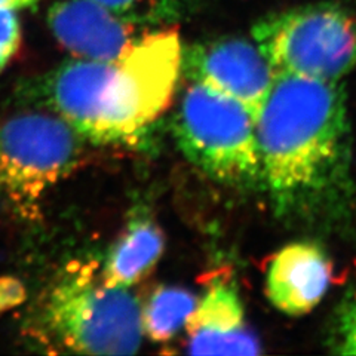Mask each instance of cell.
Returning a JSON list of instances; mask_svg holds the SVG:
<instances>
[{
	"label": "cell",
	"instance_id": "cell-1",
	"mask_svg": "<svg viewBox=\"0 0 356 356\" xmlns=\"http://www.w3.org/2000/svg\"><path fill=\"white\" fill-rule=\"evenodd\" d=\"M255 132L261 187L277 216L316 218L348 202L350 124L339 82L275 76Z\"/></svg>",
	"mask_w": 356,
	"mask_h": 356
},
{
	"label": "cell",
	"instance_id": "cell-2",
	"mask_svg": "<svg viewBox=\"0 0 356 356\" xmlns=\"http://www.w3.org/2000/svg\"><path fill=\"white\" fill-rule=\"evenodd\" d=\"M181 58L175 29L149 30L118 58L63 64L48 82L51 106L95 143L131 141L170 107Z\"/></svg>",
	"mask_w": 356,
	"mask_h": 356
},
{
	"label": "cell",
	"instance_id": "cell-3",
	"mask_svg": "<svg viewBox=\"0 0 356 356\" xmlns=\"http://www.w3.org/2000/svg\"><path fill=\"white\" fill-rule=\"evenodd\" d=\"M35 336L61 352L136 353L143 339L141 305L129 288L106 282L95 263H76L49 289Z\"/></svg>",
	"mask_w": 356,
	"mask_h": 356
},
{
	"label": "cell",
	"instance_id": "cell-4",
	"mask_svg": "<svg viewBox=\"0 0 356 356\" xmlns=\"http://www.w3.org/2000/svg\"><path fill=\"white\" fill-rule=\"evenodd\" d=\"M251 35L275 76L340 82L356 69V15L339 3L269 14L255 22Z\"/></svg>",
	"mask_w": 356,
	"mask_h": 356
},
{
	"label": "cell",
	"instance_id": "cell-5",
	"mask_svg": "<svg viewBox=\"0 0 356 356\" xmlns=\"http://www.w3.org/2000/svg\"><path fill=\"white\" fill-rule=\"evenodd\" d=\"M172 131L187 161L214 181L236 188L261 186L255 120L235 99L191 82Z\"/></svg>",
	"mask_w": 356,
	"mask_h": 356
},
{
	"label": "cell",
	"instance_id": "cell-6",
	"mask_svg": "<svg viewBox=\"0 0 356 356\" xmlns=\"http://www.w3.org/2000/svg\"><path fill=\"white\" fill-rule=\"evenodd\" d=\"M79 137L61 116L19 113L0 120V191L19 209H35L73 170Z\"/></svg>",
	"mask_w": 356,
	"mask_h": 356
},
{
	"label": "cell",
	"instance_id": "cell-7",
	"mask_svg": "<svg viewBox=\"0 0 356 356\" xmlns=\"http://www.w3.org/2000/svg\"><path fill=\"white\" fill-rule=\"evenodd\" d=\"M187 79L226 95L257 122L275 83V73L252 40L225 36L183 47Z\"/></svg>",
	"mask_w": 356,
	"mask_h": 356
},
{
	"label": "cell",
	"instance_id": "cell-8",
	"mask_svg": "<svg viewBox=\"0 0 356 356\" xmlns=\"http://www.w3.org/2000/svg\"><path fill=\"white\" fill-rule=\"evenodd\" d=\"M48 24L55 39L74 57L97 61L120 57L149 31L92 0H60L49 9Z\"/></svg>",
	"mask_w": 356,
	"mask_h": 356
},
{
	"label": "cell",
	"instance_id": "cell-9",
	"mask_svg": "<svg viewBox=\"0 0 356 356\" xmlns=\"http://www.w3.org/2000/svg\"><path fill=\"white\" fill-rule=\"evenodd\" d=\"M186 348L193 355H259L260 340L247 324L236 288L214 282L197 300L186 325Z\"/></svg>",
	"mask_w": 356,
	"mask_h": 356
},
{
	"label": "cell",
	"instance_id": "cell-10",
	"mask_svg": "<svg viewBox=\"0 0 356 356\" xmlns=\"http://www.w3.org/2000/svg\"><path fill=\"white\" fill-rule=\"evenodd\" d=\"M331 273L330 259L318 245L289 243L270 261L266 277L267 297L285 315H306L324 298Z\"/></svg>",
	"mask_w": 356,
	"mask_h": 356
},
{
	"label": "cell",
	"instance_id": "cell-11",
	"mask_svg": "<svg viewBox=\"0 0 356 356\" xmlns=\"http://www.w3.org/2000/svg\"><path fill=\"white\" fill-rule=\"evenodd\" d=\"M165 250L163 233L146 217L132 220L102 267L106 282L129 288L152 272Z\"/></svg>",
	"mask_w": 356,
	"mask_h": 356
},
{
	"label": "cell",
	"instance_id": "cell-12",
	"mask_svg": "<svg viewBox=\"0 0 356 356\" xmlns=\"http://www.w3.org/2000/svg\"><path fill=\"white\" fill-rule=\"evenodd\" d=\"M197 298L184 288L159 286L141 306L143 334L158 343L170 341L183 330Z\"/></svg>",
	"mask_w": 356,
	"mask_h": 356
},
{
	"label": "cell",
	"instance_id": "cell-13",
	"mask_svg": "<svg viewBox=\"0 0 356 356\" xmlns=\"http://www.w3.org/2000/svg\"><path fill=\"white\" fill-rule=\"evenodd\" d=\"M92 2L146 27H161L191 13L199 0H92Z\"/></svg>",
	"mask_w": 356,
	"mask_h": 356
},
{
	"label": "cell",
	"instance_id": "cell-14",
	"mask_svg": "<svg viewBox=\"0 0 356 356\" xmlns=\"http://www.w3.org/2000/svg\"><path fill=\"white\" fill-rule=\"evenodd\" d=\"M331 350L356 355V293L344 300L331 331Z\"/></svg>",
	"mask_w": 356,
	"mask_h": 356
},
{
	"label": "cell",
	"instance_id": "cell-15",
	"mask_svg": "<svg viewBox=\"0 0 356 356\" xmlns=\"http://www.w3.org/2000/svg\"><path fill=\"white\" fill-rule=\"evenodd\" d=\"M19 43V21L15 9L0 8V69L13 57Z\"/></svg>",
	"mask_w": 356,
	"mask_h": 356
},
{
	"label": "cell",
	"instance_id": "cell-16",
	"mask_svg": "<svg viewBox=\"0 0 356 356\" xmlns=\"http://www.w3.org/2000/svg\"><path fill=\"white\" fill-rule=\"evenodd\" d=\"M36 2H39V0H0V8L18 9V8L30 6V5L36 3Z\"/></svg>",
	"mask_w": 356,
	"mask_h": 356
}]
</instances>
